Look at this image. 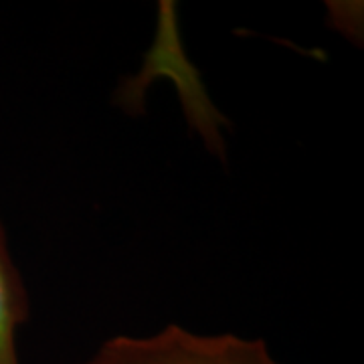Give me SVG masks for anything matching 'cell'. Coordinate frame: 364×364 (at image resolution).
Returning <instances> with one entry per match:
<instances>
[{
	"mask_svg": "<svg viewBox=\"0 0 364 364\" xmlns=\"http://www.w3.org/2000/svg\"><path fill=\"white\" fill-rule=\"evenodd\" d=\"M81 364H279L263 340L203 336L170 324L154 336H114Z\"/></svg>",
	"mask_w": 364,
	"mask_h": 364,
	"instance_id": "1",
	"label": "cell"
},
{
	"mask_svg": "<svg viewBox=\"0 0 364 364\" xmlns=\"http://www.w3.org/2000/svg\"><path fill=\"white\" fill-rule=\"evenodd\" d=\"M31 318V299L14 265L6 231L0 221V364H21L16 330Z\"/></svg>",
	"mask_w": 364,
	"mask_h": 364,
	"instance_id": "2",
	"label": "cell"
}]
</instances>
